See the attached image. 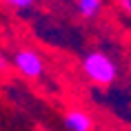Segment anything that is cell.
I'll return each instance as SVG.
<instances>
[{
    "label": "cell",
    "instance_id": "cell-1",
    "mask_svg": "<svg viewBox=\"0 0 131 131\" xmlns=\"http://www.w3.org/2000/svg\"><path fill=\"white\" fill-rule=\"evenodd\" d=\"M82 71H84V76L96 84H111L118 76L116 62L102 51H91V53L84 56Z\"/></svg>",
    "mask_w": 131,
    "mask_h": 131
},
{
    "label": "cell",
    "instance_id": "cell-2",
    "mask_svg": "<svg viewBox=\"0 0 131 131\" xmlns=\"http://www.w3.org/2000/svg\"><path fill=\"white\" fill-rule=\"evenodd\" d=\"M14 67L20 71L25 78H31V80L40 78L42 71H45V67H42V58L36 53V51H29V49H20V51H16Z\"/></svg>",
    "mask_w": 131,
    "mask_h": 131
},
{
    "label": "cell",
    "instance_id": "cell-3",
    "mask_svg": "<svg viewBox=\"0 0 131 131\" xmlns=\"http://www.w3.org/2000/svg\"><path fill=\"white\" fill-rule=\"evenodd\" d=\"M91 118L80 109H69L64 113V127L69 131H91Z\"/></svg>",
    "mask_w": 131,
    "mask_h": 131
},
{
    "label": "cell",
    "instance_id": "cell-4",
    "mask_svg": "<svg viewBox=\"0 0 131 131\" xmlns=\"http://www.w3.org/2000/svg\"><path fill=\"white\" fill-rule=\"evenodd\" d=\"M78 11L82 18H96L102 11V0H78Z\"/></svg>",
    "mask_w": 131,
    "mask_h": 131
},
{
    "label": "cell",
    "instance_id": "cell-5",
    "mask_svg": "<svg viewBox=\"0 0 131 131\" xmlns=\"http://www.w3.org/2000/svg\"><path fill=\"white\" fill-rule=\"evenodd\" d=\"M5 2L11 5V7H16V9H29L34 5V0H5Z\"/></svg>",
    "mask_w": 131,
    "mask_h": 131
},
{
    "label": "cell",
    "instance_id": "cell-6",
    "mask_svg": "<svg viewBox=\"0 0 131 131\" xmlns=\"http://www.w3.org/2000/svg\"><path fill=\"white\" fill-rule=\"evenodd\" d=\"M118 5H120V7H122L124 11L131 16V0H118Z\"/></svg>",
    "mask_w": 131,
    "mask_h": 131
},
{
    "label": "cell",
    "instance_id": "cell-7",
    "mask_svg": "<svg viewBox=\"0 0 131 131\" xmlns=\"http://www.w3.org/2000/svg\"><path fill=\"white\" fill-rule=\"evenodd\" d=\"M9 69V60L5 58V53H0V71H7Z\"/></svg>",
    "mask_w": 131,
    "mask_h": 131
}]
</instances>
